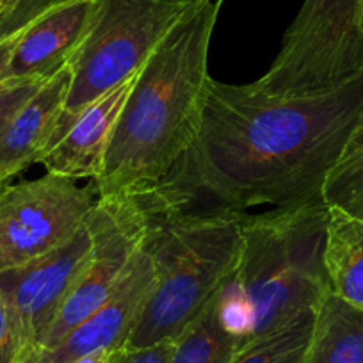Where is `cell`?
<instances>
[{"label": "cell", "mask_w": 363, "mask_h": 363, "mask_svg": "<svg viewBox=\"0 0 363 363\" xmlns=\"http://www.w3.org/2000/svg\"><path fill=\"white\" fill-rule=\"evenodd\" d=\"M72 84V66H62L15 114L0 138V174L11 180L40 162L52 141Z\"/></svg>", "instance_id": "13"}, {"label": "cell", "mask_w": 363, "mask_h": 363, "mask_svg": "<svg viewBox=\"0 0 363 363\" xmlns=\"http://www.w3.org/2000/svg\"><path fill=\"white\" fill-rule=\"evenodd\" d=\"M6 186H8V180H6V178L2 177V174H0V193H2V191L6 189Z\"/></svg>", "instance_id": "25"}, {"label": "cell", "mask_w": 363, "mask_h": 363, "mask_svg": "<svg viewBox=\"0 0 363 363\" xmlns=\"http://www.w3.org/2000/svg\"><path fill=\"white\" fill-rule=\"evenodd\" d=\"M153 208L155 203L148 191L95 201L86 218L93 239L89 260L57 315L27 356L57 344L113 296L145 244Z\"/></svg>", "instance_id": "7"}, {"label": "cell", "mask_w": 363, "mask_h": 363, "mask_svg": "<svg viewBox=\"0 0 363 363\" xmlns=\"http://www.w3.org/2000/svg\"><path fill=\"white\" fill-rule=\"evenodd\" d=\"M61 2L65 0H9L0 15V40L22 34L34 20Z\"/></svg>", "instance_id": "19"}, {"label": "cell", "mask_w": 363, "mask_h": 363, "mask_svg": "<svg viewBox=\"0 0 363 363\" xmlns=\"http://www.w3.org/2000/svg\"><path fill=\"white\" fill-rule=\"evenodd\" d=\"M328 212L326 203L244 212L232 277L242 312L240 347L315 312L330 292L324 267Z\"/></svg>", "instance_id": "3"}, {"label": "cell", "mask_w": 363, "mask_h": 363, "mask_svg": "<svg viewBox=\"0 0 363 363\" xmlns=\"http://www.w3.org/2000/svg\"><path fill=\"white\" fill-rule=\"evenodd\" d=\"M99 200L93 184L80 187L61 174L8 184L0 193V269H15L72 239Z\"/></svg>", "instance_id": "8"}, {"label": "cell", "mask_w": 363, "mask_h": 363, "mask_svg": "<svg viewBox=\"0 0 363 363\" xmlns=\"http://www.w3.org/2000/svg\"><path fill=\"white\" fill-rule=\"evenodd\" d=\"M237 351L239 338L228 326L219 291L196 320L174 340L171 363H230Z\"/></svg>", "instance_id": "16"}, {"label": "cell", "mask_w": 363, "mask_h": 363, "mask_svg": "<svg viewBox=\"0 0 363 363\" xmlns=\"http://www.w3.org/2000/svg\"><path fill=\"white\" fill-rule=\"evenodd\" d=\"M93 0H65L18 34L8 80H47L69 62L79 48Z\"/></svg>", "instance_id": "12"}, {"label": "cell", "mask_w": 363, "mask_h": 363, "mask_svg": "<svg viewBox=\"0 0 363 363\" xmlns=\"http://www.w3.org/2000/svg\"><path fill=\"white\" fill-rule=\"evenodd\" d=\"M305 363H363V310L328 292L315 312Z\"/></svg>", "instance_id": "15"}, {"label": "cell", "mask_w": 363, "mask_h": 363, "mask_svg": "<svg viewBox=\"0 0 363 363\" xmlns=\"http://www.w3.org/2000/svg\"><path fill=\"white\" fill-rule=\"evenodd\" d=\"M225 0H191L138 73L118 118L96 196L146 193L196 134L211 80L208 54Z\"/></svg>", "instance_id": "2"}, {"label": "cell", "mask_w": 363, "mask_h": 363, "mask_svg": "<svg viewBox=\"0 0 363 363\" xmlns=\"http://www.w3.org/2000/svg\"><path fill=\"white\" fill-rule=\"evenodd\" d=\"M174 340L150 345L143 349H120L113 363H171Z\"/></svg>", "instance_id": "22"}, {"label": "cell", "mask_w": 363, "mask_h": 363, "mask_svg": "<svg viewBox=\"0 0 363 363\" xmlns=\"http://www.w3.org/2000/svg\"><path fill=\"white\" fill-rule=\"evenodd\" d=\"M22 354L18 331L8 301L0 294V363H18Z\"/></svg>", "instance_id": "21"}, {"label": "cell", "mask_w": 363, "mask_h": 363, "mask_svg": "<svg viewBox=\"0 0 363 363\" xmlns=\"http://www.w3.org/2000/svg\"><path fill=\"white\" fill-rule=\"evenodd\" d=\"M363 0H305L267 72L251 82L271 96H312L363 72Z\"/></svg>", "instance_id": "6"}, {"label": "cell", "mask_w": 363, "mask_h": 363, "mask_svg": "<svg viewBox=\"0 0 363 363\" xmlns=\"http://www.w3.org/2000/svg\"><path fill=\"white\" fill-rule=\"evenodd\" d=\"M323 200L363 221V114L324 182Z\"/></svg>", "instance_id": "17"}, {"label": "cell", "mask_w": 363, "mask_h": 363, "mask_svg": "<svg viewBox=\"0 0 363 363\" xmlns=\"http://www.w3.org/2000/svg\"><path fill=\"white\" fill-rule=\"evenodd\" d=\"M45 80L26 79V80H9L8 84L0 87V138L11 123L15 114L22 109L23 104L40 89Z\"/></svg>", "instance_id": "20"}, {"label": "cell", "mask_w": 363, "mask_h": 363, "mask_svg": "<svg viewBox=\"0 0 363 363\" xmlns=\"http://www.w3.org/2000/svg\"><path fill=\"white\" fill-rule=\"evenodd\" d=\"M93 251V239L82 228L50 253L15 269H0V294L8 301L18 331L22 354L18 363L33 351L66 296L72 291Z\"/></svg>", "instance_id": "9"}, {"label": "cell", "mask_w": 363, "mask_h": 363, "mask_svg": "<svg viewBox=\"0 0 363 363\" xmlns=\"http://www.w3.org/2000/svg\"><path fill=\"white\" fill-rule=\"evenodd\" d=\"M328 211L324 267L330 291L363 310V221L340 208Z\"/></svg>", "instance_id": "14"}, {"label": "cell", "mask_w": 363, "mask_h": 363, "mask_svg": "<svg viewBox=\"0 0 363 363\" xmlns=\"http://www.w3.org/2000/svg\"><path fill=\"white\" fill-rule=\"evenodd\" d=\"M9 0H0V15H2V11L6 9V6H8Z\"/></svg>", "instance_id": "26"}, {"label": "cell", "mask_w": 363, "mask_h": 363, "mask_svg": "<svg viewBox=\"0 0 363 363\" xmlns=\"http://www.w3.org/2000/svg\"><path fill=\"white\" fill-rule=\"evenodd\" d=\"M120 349H102V351L91 352V354L82 356V358L75 359L72 363H113L114 356Z\"/></svg>", "instance_id": "24"}, {"label": "cell", "mask_w": 363, "mask_h": 363, "mask_svg": "<svg viewBox=\"0 0 363 363\" xmlns=\"http://www.w3.org/2000/svg\"><path fill=\"white\" fill-rule=\"evenodd\" d=\"M155 277V260L145 239L123 281L99 310L57 344L27 356L20 363H72L102 349H123L143 306L148 301Z\"/></svg>", "instance_id": "10"}, {"label": "cell", "mask_w": 363, "mask_h": 363, "mask_svg": "<svg viewBox=\"0 0 363 363\" xmlns=\"http://www.w3.org/2000/svg\"><path fill=\"white\" fill-rule=\"evenodd\" d=\"M189 4L191 0H93L86 34L69 59L72 84L48 148L89 104L141 72Z\"/></svg>", "instance_id": "5"}, {"label": "cell", "mask_w": 363, "mask_h": 363, "mask_svg": "<svg viewBox=\"0 0 363 363\" xmlns=\"http://www.w3.org/2000/svg\"><path fill=\"white\" fill-rule=\"evenodd\" d=\"M153 198L146 244L157 277L125 349L177 340L235 272L244 212L178 208Z\"/></svg>", "instance_id": "4"}, {"label": "cell", "mask_w": 363, "mask_h": 363, "mask_svg": "<svg viewBox=\"0 0 363 363\" xmlns=\"http://www.w3.org/2000/svg\"><path fill=\"white\" fill-rule=\"evenodd\" d=\"M315 312L306 313L277 333L242 345L230 363H305L312 342Z\"/></svg>", "instance_id": "18"}, {"label": "cell", "mask_w": 363, "mask_h": 363, "mask_svg": "<svg viewBox=\"0 0 363 363\" xmlns=\"http://www.w3.org/2000/svg\"><path fill=\"white\" fill-rule=\"evenodd\" d=\"M135 77L89 104L73 120L65 135L40 159L47 173L61 174L73 180H96L102 174L118 118L134 86Z\"/></svg>", "instance_id": "11"}, {"label": "cell", "mask_w": 363, "mask_h": 363, "mask_svg": "<svg viewBox=\"0 0 363 363\" xmlns=\"http://www.w3.org/2000/svg\"><path fill=\"white\" fill-rule=\"evenodd\" d=\"M16 41H18V36L0 40V87L9 82L8 69H9V62H11V57H13V52H15Z\"/></svg>", "instance_id": "23"}, {"label": "cell", "mask_w": 363, "mask_h": 363, "mask_svg": "<svg viewBox=\"0 0 363 363\" xmlns=\"http://www.w3.org/2000/svg\"><path fill=\"white\" fill-rule=\"evenodd\" d=\"M362 23H363V15H362Z\"/></svg>", "instance_id": "27"}, {"label": "cell", "mask_w": 363, "mask_h": 363, "mask_svg": "<svg viewBox=\"0 0 363 363\" xmlns=\"http://www.w3.org/2000/svg\"><path fill=\"white\" fill-rule=\"evenodd\" d=\"M363 114V72L312 96L208 80L196 134L152 193L167 207L244 212L324 203L323 187Z\"/></svg>", "instance_id": "1"}]
</instances>
